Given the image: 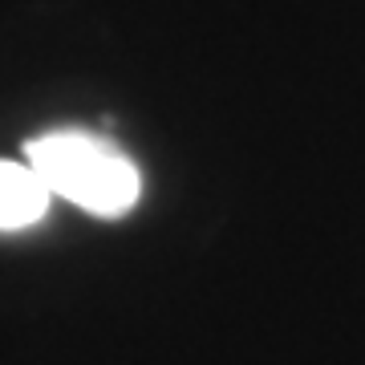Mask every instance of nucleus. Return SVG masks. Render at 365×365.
I'll return each instance as SVG.
<instances>
[{
  "instance_id": "nucleus-1",
  "label": "nucleus",
  "mask_w": 365,
  "mask_h": 365,
  "mask_svg": "<svg viewBox=\"0 0 365 365\" xmlns=\"http://www.w3.org/2000/svg\"><path fill=\"white\" fill-rule=\"evenodd\" d=\"M25 158L41 170L53 195L102 220L126 215L143 191V179L130 158L86 130L41 134L25 146Z\"/></svg>"
},
{
  "instance_id": "nucleus-2",
  "label": "nucleus",
  "mask_w": 365,
  "mask_h": 365,
  "mask_svg": "<svg viewBox=\"0 0 365 365\" xmlns=\"http://www.w3.org/2000/svg\"><path fill=\"white\" fill-rule=\"evenodd\" d=\"M49 182L41 179L33 163L0 158V232H21L49 211Z\"/></svg>"
}]
</instances>
